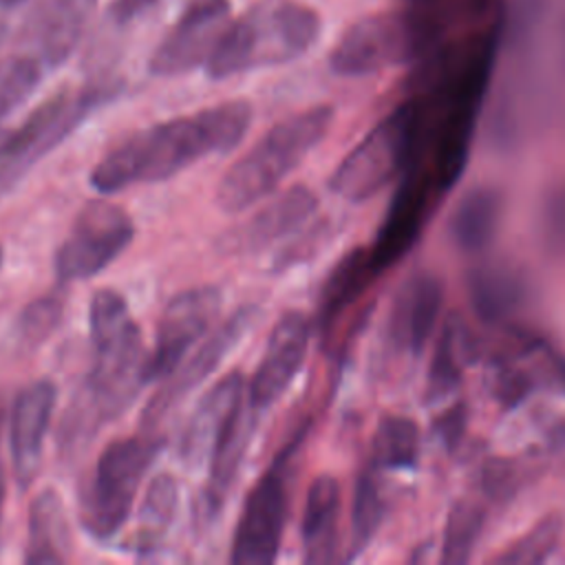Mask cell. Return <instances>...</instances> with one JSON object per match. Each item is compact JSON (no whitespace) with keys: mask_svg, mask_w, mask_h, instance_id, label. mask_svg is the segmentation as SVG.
I'll return each instance as SVG.
<instances>
[{"mask_svg":"<svg viewBox=\"0 0 565 565\" xmlns=\"http://www.w3.org/2000/svg\"><path fill=\"white\" fill-rule=\"evenodd\" d=\"M422 452V433L415 419L404 415H384L371 439V463L377 470L413 468Z\"/></svg>","mask_w":565,"mask_h":565,"instance_id":"27","label":"cell"},{"mask_svg":"<svg viewBox=\"0 0 565 565\" xmlns=\"http://www.w3.org/2000/svg\"><path fill=\"white\" fill-rule=\"evenodd\" d=\"M4 497H7V477L4 468L0 466V519H2V508H4Z\"/></svg>","mask_w":565,"mask_h":565,"instance_id":"39","label":"cell"},{"mask_svg":"<svg viewBox=\"0 0 565 565\" xmlns=\"http://www.w3.org/2000/svg\"><path fill=\"white\" fill-rule=\"evenodd\" d=\"M161 450V439L146 430L110 441L97 457L79 492V521L99 541L113 539L128 521L139 486Z\"/></svg>","mask_w":565,"mask_h":565,"instance_id":"6","label":"cell"},{"mask_svg":"<svg viewBox=\"0 0 565 565\" xmlns=\"http://www.w3.org/2000/svg\"><path fill=\"white\" fill-rule=\"evenodd\" d=\"M4 38H7V26H4V24H0V49H2V42H4Z\"/></svg>","mask_w":565,"mask_h":565,"instance_id":"42","label":"cell"},{"mask_svg":"<svg viewBox=\"0 0 565 565\" xmlns=\"http://www.w3.org/2000/svg\"><path fill=\"white\" fill-rule=\"evenodd\" d=\"M435 192L428 170H422L419 166L395 183L386 214L369 247L377 271L395 265L415 245L424 230Z\"/></svg>","mask_w":565,"mask_h":565,"instance_id":"16","label":"cell"},{"mask_svg":"<svg viewBox=\"0 0 565 565\" xmlns=\"http://www.w3.org/2000/svg\"><path fill=\"white\" fill-rule=\"evenodd\" d=\"M481 483L490 499H508L516 490V470L505 461H492L483 468Z\"/></svg>","mask_w":565,"mask_h":565,"instance_id":"37","label":"cell"},{"mask_svg":"<svg viewBox=\"0 0 565 565\" xmlns=\"http://www.w3.org/2000/svg\"><path fill=\"white\" fill-rule=\"evenodd\" d=\"M179 510V481L170 472H159L146 488L139 516H137V550L152 554L170 525L177 519Z\"/></svg>","mask_w":565,"mask_h":565,"instance_id":"26","label":"cell"},{"mask_svg":"<svg viewBox=\"0 0 565 565\" xmlns=\"http://www.w3.org/2000/svg\"><path fill=\"white\" fill-rule=\"evenodd\" d=\"M117 93L115 82L64 86L38 104L20 126L0 135V190L11 188L38 159L60 146L99 104Z\"/></svg>","mask_w":565,"mask_h":565,"instance_id":"7","label":"cell"},{"mask_svg":"<svg viewBox=\"0 0 565 565\" xmlns=\"http://www.w3.org/2000/svg\"><path fill=\"white\" fill-rule=\"evenodd\" d=\"M73 552V532L62 497L55 488L40 490L29 505L24 563L57 565Z\"/></svg>","mask_w":565,"mask_h":565,"instance_id":"22","label":"cell"},{"mask_svg":"<svg viewBox=\"0 0 565 565\" xmlns=\"http://www.w3.org/2000/svg\"><path fill=\"white\" fill-rule=\"evenodd\" d=\"M132 238L135 223L121 205L108 199L84 203L55 252L57 280L66 285L97 276L121 256Z\"/></svg>","mask_w":565,"mask_h":565,"instance_id":"10","label":"cell"},{"mask_svg":"<svg viewBox=\"0 0 565 565\" xmlns=\"http://www.w3.org/2000/svg\"><path fill=\"white\" fill-rule=\"evenodd\" d=\"M455 322H446L435 340L428 364V391L430 395L450 393L461 380V347Z\"/></svg>","mask_w":565,"mask_h":565,"instance_id":"34","label":"cell"},{"mask_svg":"<svg viewBox=\"0 0 565 565\" xmlns=\"http://www.w3.org/2000/svg\"><path fill=\"white\" fill-rule=\"evenodd\" d=\"M57 386L49 377L26 384L9 411L11 472L20 490H26L42 468L44 437L53 422Z\"/></svg>","mask_w":565,"mask_h":565,"instance_id":"17","label":"cell"},{"mask_svg":"<svg viewBox=\"0 0 565 565\" xmlns=\"http://www.w3.org/2000/svg\"><path fill=\"white\" fill-rule=\"evenodd\" d=\"M258 413L245 393L218 424L207 450V481L203 488V516L212 519L225 505L234 479L249 448Z\"/></svg>","mask_w":565,"mask_h":565,"instance_id":"19","label":"cell"},{"mask_svg":"<svg viewBox=\"0 0 565 565\" xmlns=\"http://www.w3.org/2000/svg\"><path fill=\"white\" fill-rule=\"evenodd\" d=\"M331 121L333 106L318 104L274 124L223 172L214 192L218 210L238 214L267 199L324 139Z\"/></svg>","mask_w":565,"mask_h":565,"instance_id":"4","label":"cell"},{"mask_svg":"<svg viewBox=\"0 0 565 565\" xmlns=\"http://www.w3.org/2000/svg\"><path fill=\"white\" fill-rule=\"evenodd\" d=\"M466 428H468V413L461 402L450 404L435 417V433L439 441L448 448H455L457 444H461Z\"/></svg>","mask_w":565,"mask_h":565,"instance_id":"35","label":"cell"},{"mask_svg":"<svg viewBox=\"0 0 565 565\" xmlns=\"http://www.w3.org/2000/svg\"><path fill=\"white\" fill-rule=\"evenodd\" d=\"M97 0H35L22 26V44L44 68L60 66L77 46Z\"/></svg>","mask_w":565,"mask_h":565,"instance_id":"18","label":"cell"},{"mask_svg":"<svg viewBox=\"0 0 565 565\" xmlns=\"http://www.w3.org/2000/svg\"><path fill=\"white\" fill-rule=\"evenodd\" d=\"M435 53L430 38L404 9H386L349 24L329 53V68L340 77H366L397 64H422Z\"/></svg>","mask_w":565,"mask_h":565,"instance_id":"8","label":"cell"},{"mask_svg":"<svg viewBox=\"0 0 565 565\" xmlns=\"http://www.w3.org/2000/svg\"><path fill=\"white\" fill-rule=\"evenodd\" d=\"M444 309V282L433 271L413 274L397 291L388 335L399 351L419 355L435 335Z\"/></svg>","mask_w":565,"mask_h":565,"instance_id":"20","label":"cell"},{"mask_svg":"<svg viewBox=\"0 0 565 565\" xmlns=\"http://www.w3.org/2000/svg\"><path fill=\"white\" fill-rule=\"evenodd\" d=\"M561 536L563 519L558 514H545L539 521H534L523 534L512 539L499 554L492 556V561L510 565L545 563L556 552Z\"/></svg>","mask_w":565,"mask_h":565,"instance_id":"30","label":"cell"},{"mask_svg":"<svg viewBox=\"0 0 565 565\" xmlns=\"http://www.w3.org/2000/svg\"><path fill=\"white\" fill-rule=\"evenodd\" d=\"M426 150V113L419 95L402 99L386 113L335 166L329 185L351 201L362 203L395 185L419 166Z\"/></svg>","mask_w":565,"mask_h":565,"instance_id":"5","label":"cell"},{"mask_svg":"<svg viewBox=\"0 0 565 565\" xmlns=\"http://www.w3.org/2000/svg\"><path fill=\"white\" fill-rule=\"evenodd\" d=\"M492 388H494V397L501 404L514 406L527 397V393L532 391V382L527 373H523L521 369H503L501 375L494 380Z\"/></svg>","mask_w":565,"mask_h":565,"instance_id":"36","label":"cell"},{"mask_svg":"<svg viewBox=\"0 0 565 565\" xmlns=\"http://www.w3.org/2000/svg\"><path fill=\"white\" fill-rule=\"evenodd\" d=\"M318 210L311 188L296 183L269 199L254 214L218 236V252L227 256H249L298 232Z\"/></svg>","mask_w":565,"mask_h":565,"instance_id":"15","label":"cell"},{"mask_svg":"<svg viewBox=\"0 0 565 565\" xmlns=\"http://www.w3.org/2000/svg\"><path fill=\"white\" fill-rule=\"evenodd\" d=\"M44 66L29 53L0 62V124L38 88Z\"/></svg>","mask_w":565,"mask_h":565,"instance_id":"33","label":"cell"},{"mask_svg":"<svg viewBox=\"0 0 565 565\" xmlns=\"http://www.w3.org/2000/svg\"><path fill=\"white\" fill-rule=\"evenodd\" d=\"M377 274L380 271L373 265L369 247H355L347 252L331 267L320 287L313 316V324L324 338L335 327L340 316L362 298Z\"/></svg>","mask_w":565,"mask_h":565,"instance_id":"23","label":"cell"},{"mask_svg":"<svg viewBox=\"0 0 565 565\" xmlns=\"http://www.w3.org/2000/svg\"><path fill=\"white\" fill-rule=\"evenodd\" d=\"M93 366L60 424V446L77 450L110 419L119 417L148 384L141 329L126 298L115 289H97L88 305Z\"/></svg>","mask_w":565,"mask_h":565,"instance_id":"2","label":"cell"},{"mask_svg":"<svg viewBox=\"0 0 565 565\" xmlns=\"http://www.w3.org/2000/svg\"><path fill=\"white\" fill-rule=\"evenodd\" d=\"M300 437L280 448L247 492L232 536L230 561L234 565H271L278 558L289 516V459Z\"/></svg>","mask_w":565,"mask_h":565,"instance_id":"9","label":"cell"},{"mask_svg":"<svg viewBox=\"0 0 565 565\" xmlns=\"http://www.w3.org/2000/svg\"><path fill=\"white\" fill-rule=\"evenodd\" d=\"M24 2H31V0H0V7L2 9H15V7L24 4Z\"/></svg>","mask_w":565,"mask_h":565,"instance_id":"40","label":"cell"},{"mask_svg":"<svg viewBox=\"0 0 565 565\" xmlns=\"http://www.w3.org/2000/svg\"><path fill=\"white\" fill-rule=\"evenodd\" d=\"M386 514V499L377 479V468L371 463L355 479L351 499V541L349 558L358 556L375 536Z\"/></svg>","mask_w":565,"mask_h":565,"instance_id":"29","label":"cell"},{"mask_svg":"<svg viewBox=\"0 0 565 565\" xmlns=\"http://www.w3.org/2000/svg\"><path fill=\"white\" fill-rule=\"evenodd\" d=\"M342 492L340 483L331 475H318L305 497L300 541H302V561L318 565L331 563L338 552V527H340Z\"/></svg>","mask_w":565,"mask_h":565,"instance_id":"21","label":"cell"},{"mask_svg":"<svg viewBox=\"0 0 565 565\" xmlns=\"http://www.w3.org/2000/svg\"><path fill=\"white\" fill-rule=\"evenodd\" d=\"M254 119L247 99H227L190 115L146 126L110 148L90 170V188L115 194L130 185L172 179L210 154L238 146Z\"/></svg>","mask_w":565,"mask_h":565,"instance_id":"1","label":"cell"},{"mask_svg":"<svg viewBox=\"0 0 565 565\" xmlns=\"http://www.w3.org/2000/svg\"><path fill=\"white\" fill-rule=\"evenodd\" d=\"M320 13L298 0H258L230 22L205 68L227 79L254 68L278 66L305 55L320 38Z\"/></svg>","mask_w":565,"mask_h":565,"instance_id":"3","label":"cell"},{"mask_svg":"<svg viewBox=\"0 0 565 565\" xmlns=\"http://www.w3.org/2000/svg\"><path fill=\"white\" fill-rule=\"evenodd\" d=\"M313 322L298 309L285 311L267 335L263 355L247 382V397L256 413L274 406L305 364Z\"/></svg>","mask_w":565,"mask_h":565,"instance_id":"14","label":"cell"},{"mask_svg":"<svg viewBox=\"0 0 565 565\" xmlns=\"http://www.w3.org/2000/svg\"><path fill=\"white\" fill-rule=\"evenodd\" d=\"M230 0H185L177 22L161 38L148 60L157 77H179L212 57L230 26Z\"/></svg>","mask_w":565,"mask_h":565,"instance_id":"12","label":"cell"},{"mask_svg":"<svg viewBox=\"0 0 565 565\" xmlns=\"http://www.w3.org/2000/svg\"><path fill=\"white\" fill-rule=\"evenodd\" d=\"M2 258H4V254H2V247H0V265H2Z\"/></svg>","mask_w":565,"mask_h":565,"instance_id":"43","label":"cell"},{"mask_svg":"<svg viewBox=\"0 0 565 565\" xmlns=\"http://www.w3.org/2000/svg\"><path fill=\"white\" fill-rule=\"evenodd\" d=\"M64 305L66 300L60 291L38 296L29 305H24L13 322L15 342L22 349H35L46 342L62 322Z\"/></svg>","mask_w":565,"mask_h":565,"instance_id":"32","label":"cell"},{"mask_svg":"<svg viewBox=\"0 0 565 565\" xmlns=\"http://www.w3.org/2000/svg\"><path fill=\"white\" fill-rule=\"evenodd\" d=\"M483 532V512L470 499H459L448 512L441 539L444 563L470 561Z\"/></svg>","mask_w":565,"mask_h":565,"instance_id":"31","label":"cell"},{"mask_svg":"<svg viewBox=\"0 0 565 565\" xmlns=\"http://www.w3.org/2000/svg\"><path fill=\"white\" fill-rule=\"evenodd\" d=\"M161 0H113L108 7V18L124 26L137 18H141L143 13H148L152 7H157Z\"/></svg>","mask_w":565,"mask_h":565,"instance_id":"38","label":"cell"},{"mask_svg":"<svg viewBox=\"0 0 565 565\" xmlns=\"http://www.w3.org/2000/svg\"><path fill=\"white\" fill-rule=\"evenodd\" d=\"M247 393V380L241 371H230L221 380H216L199 399L196 408L192 411L183 437H181V455L188 461H196L205 455L212 446L214 433L223 417L232 411V406L243 399Z\"/></svg>","mask_w":565,"mask_h":565,"instance_id":"24","label":"cell"},{"mask_svg":"<svg viewBox=\"0 0 565 565\" xmlns=\"http://www.w3.org/2000/svg\"><path fill=\"white\" fill-rule=\"evenodd\" d=\"M256 316V305H243L236 311H232L223 320V324H218L188 360H183L166 380H161V386L148 399L141 415L146 430L159 426L183 402L185 395H190L201 382H205L214 373V369L252 329Z\"/></svg>","mask_w":565,"mask_h":565,"instance_id":"13","label":"cell"},{"mask_svg":"<svg viewBox=\"0 0 565 565\" xmlns=\"http://www.w3.org/2000/svg\"><path fill=\"white\" fill-rule=\"evenodd\" d=\"M223 291L216 285L183 289L172 296L159 316L154 342L148 351V382L166 380L183 360L185 353L203 338L221 313Z\"/></svg>","mask_w":565,"mask_h":565,"instance_id":"11","label":"cell"},{"mask_svg":"<svg viewBox=\"0 0 565 565\" xmlns=\"http://www.w3.org/2000/svg\"><path fill=\"white\" fill-rule=\"evenodd\" d=\"M468 289L472 307L483 320H501L510 316L523 298L519 278L503 265L477 267L470 276Z\"/></svg>","mask_w":565,"mask_h":565,"instance_id":"28","label":"cell"},{"mask_svg":"<svg viewBox=\"0 0 565 565\" xmlns=\"http://www.w3.org/2000/svg\"><path fill=\"white\" fill-rule=\"evenodd\" d=\"M501 194L490 185H475L466 190L455 203L448 218V234L461 254L483 252L501 221Z\"/></svg>","mask_w":565,"mask_h":565,"instance_id":"25","label":"cell"},{"mask_svg":"<svg viewBox=\"0 0 565 565\" xmlns=\"http://www.w3.org/2000/svg\"><path fill=\"white\" fill-rule=\"evenodd\" d=\"M2 428H4V406L0 399V439H2ZM0 466H2V461H0Z\"/></svg>","mask_w":565,"mask_h":565,"instance_id":"41","label":"cell"}]
</instances>
